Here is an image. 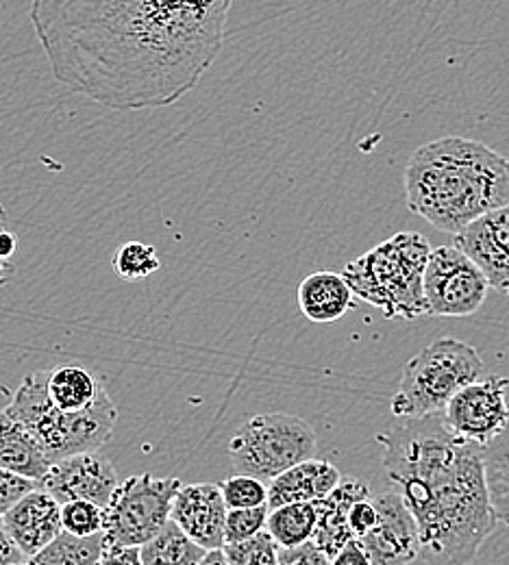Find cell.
I'll return each instance as SVG.
<instances>
[{
    "label": "cell",
    "mask_w": 509,
    "mask_h": 565,
    "mask_svg": "<svg viewBox=\"0 0 509 565\" xmlns=\"http://www.w3.org/2000/svg\"><path fill=\"white\" fill-rule=\"evenodd\" d=\"M118 486L120 479L107 457L81 452L51 466L46 477L38 483V490L53 495L60 504L87 500L107 507Z\"/></svg>",
    "instance_id": "obj_12"
},
{
    "label": "cell",
    "mask_w": 509,
    "mask_h": 565,
    "mask_svg": "<svg viewBox=\"0 0 509 565\" xmlns=\"http://www.w3.org/2000/svg\"><path fill=\"white\" fill-rule=\"evenodd\" d=\"M432 244L421 233H396L344 268L356 298L383 311L388 320L427 316L425 273Z\"/></svg>",
    "instance_id": "obj_4"
},
{
    "label": "cell",
    "mask_w": 509,
    "mask_h": 565,
    "mask_svg": "<svg viewBox=\"0 0 509 565\" xmlns=\"http://www.w3.org/2000/svg\"><path fill=\"white\" fill-rule=\"evenodd\" d=\"M46 381L49 370L26 374L11 394L7 409L35 435L53 466L73 455L96 452L112 439L118 420V407L109 394H105L92 409L83 414H66L51 403Z\"/></svg>",
    "instance_id": "obj_5"
},
{
    "label": "cell",
    "mask_w": 509,
    "mask_h": 565,
    "mask_svg": "<svg viewBox=\"0 0 509 565\" xmlns=\"http://www.w3.org/2000/svg\"><path fill=\"white\" fill-rule=\"evenodd\" d=\"M226 515L219 483H192L179 490L170 520L205 551H222Z\"/></svg>",
    "instance_id": "obj_14"
},
{
    "label": "cell",
    "mask_w": 509,
    "mask_h": 565,
    "mask_svg": "<svg viewBox=\"0 0 509 565\" xmlns=\"http://www.w3.org/2000/svg\"><path fill=\"white\" fill-rule=\"evenodd\" d=\"M509 379L490 376L464 387L444 409V426L459 439L488 448L509 424Z\"/></svg>",
    "instance_id": "obj_10"
},
{
    "label": "cell",
    "mask_w": 509,
    "mask_h": 565,
    "mask_svg": "<svg viewBox=\"0 0 509 565\" xmlns=\"http://www.w3.org/2000/svg\"><path fill=\"white\" fill-rule=\"evenodd\" d=\"M38 490V483L24 477H18L13 472H7L0 468V520L31 492Z\"/></svg>",
    "instance_id": "obj_30"
},
{
    "label": "cell",
    "mask_w": 509,
    "mask_h": 565,
    "mask_svg": "<svg viewBox=\"0 0 509 565\" xmlns=\"http://www.w3.org/2000/svg\"><path fill=\"white\" fill-rule=\"evenodd\" d=\"M96 565H145L140 548H125V546H105L103 555Z\"/></svg>",
    "instance_id": "obj_34"
},
{
    "label": "cell",
    "mask_w": 509,
    "mask_h": 565,
    "mask_svg": "<svg viewBox=\"0 0 509 565\" xmlns=\"http://www.w3.org/2000/svg\"><path fill=\"white\" fill-rule=\"evenodd\" d=\"M199 565H229L226 557H224V551H210L205 555V559Z\"/></svg>",
    "instance_id": "obj_37"
},
{
    "label": "cell",
    "mask_w": 509,
    "mask_h": 565,
    "mask_svg": "<svg viewBox=\"0 0 509 565\" xmlns=\"http://www.w3.org/2000/svg\"><path fill=\"white\" fill-rule=\"evenodd\" d=\"M46 392L51 403L66 414H83L107 394L103 381L81 365L49 370Z\"/></svg>",
    "instance_id": "obj_20"
},
{
    "label": "cell",
    "mask_w": 509,
    "mask_h": 565,
    "mask_svg": "<svg viewBox=\"0 0 509 565\" xmlns=\"http://www.w3.org/2000/svg\"><path fill=\"white\" fill-rule=\"evenodd\" d=\"M331 565H372V562H370L362 542L353 540L331 559Z\"/></svg>",
    "instance_id": "obj_36"
},
{
    "label": "cell",
    "mask_w": 509,
    "mask_h": 565,
    "mask_svg": "<svg viewBox=\"0 0 509 565\" xmlns=\"http://www.w3.org/2000/svg\"><path fill=\"white\" fill-rule=\"evenodd\" d=\"M51 459L35 435L9 409H0V468L40 483L51 470Z\"/></svg>",
    "instance_id": "obj_19"
},
{
    "label": "cell",
    "mask_w": 509,
    "mask_h": 565,
    "mask_svg": "<svg viewBox=\"0 0 509 565\" xmlns=\"http://www.w3.org/2000/svg\"><path fill=\"white\" fill-rule=\"evenodd\" d=\"M2 522L26 557L38 555L64 533L62 504L42 490L24 495Z\"/></svg>",
    "instance_id": "obj_15"
},
{
    "label": "cell",
    "mask_w": 509,
    "mask_h": 565,
    "mask_svg": "<svg viewBox=\"0 0 509 565\" xmlns=\"http://www.w3.org/2000/svg\"><path fill=\"white\" fill-rule=\"evenodd\" d=\"M210 551L192 542L172 520L150 540L140 546L145 565H199Z\"/></svg>",
    "instance_id": "obj_22"
},
{
    "label": "cell",
    "mask_w": 509,
    "mask_h": 565,
    "mask_svg": "<svg viewBox=\"0 0 509 565\" xmlns=\"http://www.w3.org/2000/svg\"><path fill=\"white\" fill-rule=\"evenodd\" d=\"M303 316L316 324H333L356 307V294L344 275L329 270L305 277L296 291Z\"/></svg>",
    "instance_id": "obj_18"
},
{
    "label": "cell",
    "mask_w": 509,
    "mask_h": 565,
    "mask_svg": "<svg viewBox=\"0 0 509 565\" xmlns=\"http://www.w3.org/2000/svg\"><path fill=\"white\" fill-rule=\"evenodd\" d=\"M279 565H331V559L309 542L298 548H279Z\"/></svg>",
    "instance_id": "obj_33"
},
{
    "label": "cell",
    "mask_w": 509,
    "mask_h": 565,
    "mask_svg": "<svg viewBox=\"0 0 509 565\" xmlns=\"http://www.w3.org/2000/svg\"><path fill=\"white\" fill-rule=\"evenodd\" d=\"M490 289V281L479 266L455 244L432 250L425 273L427 316H475L484 307Z\"/></svg>",
    "instance_id": "obj_9"
},
{
    "label": "cell",
    "mask_w": 509,
    "mask_h": 565,
    "mask_svg": "<svg viewBox=\"0 0 509 565\" xmlns=\"http://www.w3.org/2000/svg\"><path fill=\"white\" fill-rule=\"evenodd\" d=\"M224 557L229 565H279V546L268 531L240 544H226Z\"/></svg>",
    "instance_id": "obj_27"
},
{
    "label": "cell",
    "mask_w": 509,
    "mask_h": 565,
    "mask_svg": "<svg viewBox=\"0 0 509 565\" xmlns=\"http://www.w3.org/2000/svg\"><path fill=\"white\" fill-rule=\"evenodd\" d=\"M181 488L179 479H157L152 475L125 479L105 507V546H145L170 522Z\"/></svg>",
    "instance_id": "obj_8"
},
{
    "label": "cell",
    "mask_w": 509,
    "mask_h": 565,
    "mask_svg": "<svg viewBox=\"0 0 509 565\" xmlns=\"http://www.w3.org/2000/svg\"><path fill=\"white\" fill-rule=\"evenodd\" d=\"M368 486L358 479H344L331 494L318 500V529L314 535V544L333 559L349 542H353V533L349 526L351 507L368 498Z\"/></svg>",
    "instance_id": "obj_17"
},
{
    "label": "cell",
    "mask_w": 509,
    "mask_h": 565,
    "mask_svg": "<svg viewBox=\"0 0 509 565\" xmlns=\"http://www.w3.org/2000/svg\"><path fill=\"white\" fill-rule=\"evenodd\" d=\"M24 562H26V555L18 548L4 522L0 520V565H24Z\"/></svg>",
    "instance_id": "obj_35"
},
{
    "label": "cell",
    "mask_w": 509,
    "mask_h": 565,
    "mask_svg": "<svg viewBox=\"0 0 509 565\" xmlns=\"http://www.w3.org/2000/svg\"><path fill=\"white\" fill-rule=\"evenodd\" d=\"M486 477L497 520L509 526V428L486 448Z\"/></svg>",
    "instance_id": "obj_24"
},
{
    "label": "cell",
    "mask_w": 509,
    "mask_h": 565,
    "mask_svg": "<svg viewBox=\"0 0 509 565\" xmlns=\"http://www.w3.org/2000/svg\"><path fill=\"white\" fill-rule=\"evenodd\" d=\"M318 529V504L296 502L273 509L268 515L266 531L279 548H298L314 542Z\"/></svg>",
    "instance_id": "obj_21"
},
{
    "label": "cell",
    "mask_w": 509,
    "mask_h": 565,
    "mask_svg": "<svg viewBox=\"0 0 509 565\" xmlns=\"http://www.w3.org/2000/svg\"><path fill=\"white\" fill-rule=\"evenodd\" d=\"M455 246L479 266L492 289L509 296V205L468 224L455 235Z\"/></svg>",
    "instance_id": "obj_13"
},
{
    "label": "cell",
    "mask_w": 509,
    "mask_h": 565,
    "mask_svg": "<svg viewBox=\"0 0 509 565\" xmlns=\"http://www.w3.org/2000/svg\"><path fill=\"white\" fill-rule=\"evenodd\" d=\"M219 486L229 511H233V509H253V507L268 504V488H266L264 481H259L255 477L235 475L231 479L220 481Z\"/></svg>",
    "instance_id": "obj_28"
},
{
    "label": "cell",
    "mask_w": 509,
    "mask_h": 565,
    "mask_svg": "<svg viewBox=\"0 0 509 565\" xmlns=\"http://www.w3.org/2000/svg\"><path fill=\"white\" fill-rule=\"evenodd\" d=\"M316 430L298 416L271 412L242 424L229 441V457L237 475L273 483L294 466L314 459Z\"/></svg>",
    "instance_id": "obj_7"
},
{
    "label": "cell",
    "mask_w": 509,
    "mask_h": 565,
    "mask_svg": "<svg viewBox=\"0 0 509 565\" xmlns=\"http://www.w3.org/2000/svg\"><path fill=\"white\" fill-rule=\"evenodd\" d=\"M114 273L125 281H142L161 268L157 250L142 242H127L114 253Z\"/></svg>",
    "instance_id": "obj_25"
},
{
    "label": "cell",
    "mask_w": 509,
    "mask_h": 565,
    "mask_svg": "<svg viewBox=\"0 0 509 565\" xmlns=\"http://www.w3.org/2000/svg\"><path fill=\"white\" fill-rule=\"evenodd\" d=\"M344 477L340 470L322 459H309L277 477L268 486V507L279 509L296 502H318L331 494Z\"/></svg>",
    "instance_id": "obj_16"
},
{
    "label": "cell",
    "mask_w": 509,
    "mask_h": 565,
    "mask_svg": "<svg viewBox=\"0 0 509 565\" xmlns=\"http://www.w3.org/2000/svg\"><path fill=\"white\" fill-rule=\"evenodd\" d=\"M18 253V237L9 228V215L0 205V287H4L15 275L13 255Z\"/></svg>",
    "instance_id": "obj_31"
},
{
    "label": "cell",
    "mask_w": 509,
    "mask_h": 565,
    "mask_svg": "<svg viewBox=\"0 0 509 565\" xmlns=\"http://www.w3.org/2000/svg\"><path fill=\"white\" fill-rule=\"evenodd\" d=\"M233 0H31L53 76L114 111L181 100L214 66Z\"/></svg>",
    "instance_id": "obj_1"
},
{
    "label": "cell",
    "mask_w": 509,
    "mask_h": 565,
    "mask_svg": "<svg viewBox=\"0 0 509 565\" xmlns=\"http://www.w3.org/2000/svg\"><path fill=\"white\" fill-rule=\"evenodd\" d=\"M388 479L410 507L427 565H470L497 526L486 448L455 437L444 416L377 435Z\"/></svg>",
    "instance_id": "obj_2"
},
{
    "label": "cell",
    "mask_w": 509,
    "mask_h": 565,
    "mask_svg": "<svg viewBox=\"0 0 509 565\" xmlns=\"http://www.w3.org/2000/svg\"><path fill=\"white\" fill-rule=\"evenodd\" d=\"M268 515H271L268 504L229 511L226 526H224V546L248 542V540L257 537L259 533H264L268 526Z\"/></svg>",
    "instance_id": "obj_29"
},
{
    "label": "cell",
    "mask_w": 509,
    "mask_h": 565,
    "mask_svg": "<svg viewBox=\"0 0 509 565\" xmlns=\"http://www.w3.org/2000/svg\"><path fill=\"white\" fill-rule=\"evenodd\" d=\"M403 181L407 207L453 237L509 205V159L484 141H430L410 157Z\"/></svg>",
    "instance_id": "obj_3"
},
{
    "label": "cell",
    "mask_w": 509,
    "mask_h": 565,
    "mask_svg": "<svg viewBox=\"0 0 509 565\" xmlns=\"http://www.w3.org/2000/svg\"><path fill=\"white\" fill-rule=\"evenodd\" d=\"M484 372V361L475 347L455 338L434 340L405 363L390 403L392 414L405 420L444 414L448 403L464 387L477 383Z\"/></svg>",
    "instance_id": "obj_6"
},
{
    "label": "cell",
    "mask_w": 509,
    "mask_h": 565,
    "mask_svg": "<svg viewBox=\"0 0 509 565\" xmlns=\"http://www.w3.org/2000/svg\"><path fill=\"white\" fill-rule=\"evenodd\" d=\"M377 524V507H374V500L372 495L358 500L353 507H351V513H349V526H351V533L356 540H362L364 535H368Z\"/></svg>",
    "instance_id": "obj_32"
},
{
    "label": "cell",
    "mask_w": 509,
    "mask_h": 565,
    "mask_svg": "<svg viewBox=\"0 0 509 565\" xmlns=\"http://www.w3.org/2000/svg\"><path fill=\"white\" fill-rule=\"evenodd\" d=\"M105 548V535L74 537L62 533L51 546L33 557H26L24 565H96Z\"/></svg>",
    "instance_id": "obj_23"
},
{
    "label": "cell",
    "mask_w": 509,
    "mask_h": 565,
    "mask_svg": "<svg viewBox=\"0 0 509 565\" xmlns=\"http://www.w3.org/2000/svg\"><path fill=\"white\" fill-rule=\"evenodd\" d=\"M62 522L64 531L74 537L100 535L105 531V507L87 500H74L62 504Z\"/></svg>",
    "instance_id": "obj_26"
},
{
    "label": "cell",
    "mask_w": 509,
    "mask_h": 565,
    "mask_svg": "<svg viewBox=\"0 0 509 565\" xmlns=\"http://www.w3.org/2000/svg\"><path fill=\"white\" fill-rule=\"evenodd\" d=\"M377 524L360 542L372 565H410L421 557L418 524L399 492L372 495Z\"/></svg>",
    "instance_id": "obj_11"
}]
</instances>
